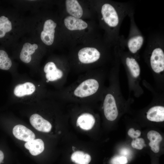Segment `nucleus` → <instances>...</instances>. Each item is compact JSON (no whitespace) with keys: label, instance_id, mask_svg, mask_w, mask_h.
Returning a JSON list of instances; mask_svg holds the SVG:
<instances>
[{"label":"nucleus","instance_id":"nucleus-23","mask_svg":"<svg viewBox=\"0 0 164 164\" xmlns=\"http://www.w3.org/2000/svg\"><path fill=\"white\" fill-rule=\"evenodd\" d=\"M128 162L127 158L124 156H114L110 160V164H127Z\"/></svg>","mask_w":164,"mask_h":164},{"label":"nucleus","instance_id":"nucleus-22","mask_svg":"<svg viewBox=\"0 0 164 164\" xmlns=\"http://www.w3.org/2000/svg\"><path fill=\"white\" fill-rule=\"evenodd\" d=\"M12 62L5 50H0V69L8 70L11 67Z\"/></svg>","mask_w":164,"mask_h":164},{"label":"nucleus","instance_id":"nucleus-9","mask_svg":"<svg viewBox=\"0 0 164 164\" xmlns=\"http://www.w3.org/2000/svg\"><path fill=\"white\" fill-rule=\"evenodd\" d=\"M29 120L32 126L38 131L48 132L51 129V123L39 114H33L31 116Z\"/></svg>","mask_w":164,"mask_h":164},{"label":"nucleus","instance_id":"nucleus-21","mask_svg":"<svg viewBox=\"0 0 164 164\" xmlns=\"http://www.w3.org/2000/svg\"><path fill=\"white\" fill-rule=\"evenodd\" d=\"M12 29L11 22L4 15L0 16V39L4 38Z\"/></svg>","mask_w":164,"mask_h":164},{"label":"nucleus","instance_id":"nucleus-28","mask_svg":"<svg viewBox=\"0 0 164 164\" xmlns=\"http://www.w3.org/2000/svg\"><path fill=\"white\" fill-rule=\"evenodd\" d=\"M74 149H75V147H73V151H74Z\"/></svg>","mask_w":164,"mask_h":164},{"label":"nucleus","instance_id":"nucleus-27","mask_svg":"<svg viewBox=\"0 0 164 164\" xmlns=\"http://www.w3.org/2000/svg\"><path fill=\"white\" fill-rule=\"evenodd\" d=\"M128 150L126 149H123L121 151V153L123 155H127L128 154Z\"/></svg>","mask_w":164,"mask_h":164},{"label":"nucleus","instance_id":"nucleus-4","mask_svg":"<svg viewBox=\"0 0 164 164\" xmlns=\"http://www.w3.org/2000/svg\"><path fill=\"white\" fill-rule=\"evenodd\" d=\"M77 55L78 64L87 65L92 64L98 61L100 58L101 54L95 48L87 47L80 50Z\"/></svg>","mask_w":164,"mask_h":164},{"label":"nucleus","instance_id":"nucleus-5","mask_svg":"<svg viewBox=\"0 0 164 164\" xmlns=\"http://www.w3.org/2000/svg\"><path fill=\"white\" fill-rule=\"evenodd\" d=\"M101 19L110 27H117L120 22V17L118 11L112 5L108 3L104 4L101 9Z\"/></svg>","mask_w":164,"mask_h":164},{"label":"nucleus","instance_id":"nucleus-19","mask_svg":"<svg viewBox=\"0 0 164 164\" xmlns=\"http://www.w3.org/2000/svg\"><path fill=\"white\" fill-rule=\"evenodd\" d=\"M72 161L76 164H88L91 160L90 155L81 151H77L71 156Z\"/></svg>","mask_w":164,"mask_h":164},{"label":"nucleus","instance_id":"nucleus-25","mask_svg":"<svg viewBox=\"0 0 164 164\" xmlns=\"http://www.w3.org/2000/svg\"><path fill=\"white\" fill-rule=\"evenodd\" d=\"M128 135L132 138H137L139 137L141 134V132L139 130L135 131L134 128H131L128 131Z\"/></svg>","mask_w":164,"mask_h":164},{"label":"nucleus","instance_id":"nucleus-15","mask_svg":"<svg viewBox=\"0 0 164 164\" xmlns=\"http://www.w3.org/2000/svg\"><path fill=\"white\" fill-rule=\"evenodd\" d=\"M38 48V45L36 44H32L29 43H25L20 53L21 60L25 63L30 62L32 59L31 55L35 52Z\"/></svg>","mask_w":164,"mask_h":164},{"label":"nucleus","instance_id":"nucleus-8","mask_svg":"<svg viewBox=\"0 0 164 164\" xmlns=\"http://www.w3.org/2000/svg\"><path fill=\"white\" fill-rule=\"evenodd\" d=\"M95 122L94 115L88 111H84L77 116L76 125L82 129L88 130L91 129Z\"/></svg>","mask_w":164,"mask_h":164},{"label":"nucleus","instance_id":"nucleus-11","mask_svg":"<svg viewBox=\"0 0 164 164\" xmlns=\"http://www.w3.org/2000/svg\"><path fill=\"white\" fill-rule=\"evenodd\" d=\"M64 23L67 28L70 30H83L87 27V23L82 19L70 16L65 18Z\"/></svg>","mask_w":164,"mask_h":164},{"label":"nucleus","instance_id":"nucleus-12","mask_svg":"<svg viewBox=\"0 0 164 164\" xmlns=\"http://www.w3.org/2000/svg\"><path fill=\"white\" fill-rule=\"evenodd\" d=\"M24 146L26 149L29 150L30 154L33 156L39 155L44 149V142L41 139L39 138L26 142Z\"/></svg>","mask_w":164,"mask_h":164},{"label":"nucleus","instance_id":"nucleus-18","mask_svg":"<svg viewBox=\"0 0 164 164\" xmlns=\"http://www.w3.org/2000/svg\"><path fill=\"white\" fill-rule=\"evenodd\" d=\"M147 136L150 141L149 145L151 150L155 153L158 152L160 149L159 143L162 139L161 135L156 131L151 130L148 132Z\"/></svg>","mask_w":164,"mask_h":164},{"label":"nucleus","instance_id":"nucleus-3","mask_svg":"<svg viewBox=\"0 0 164 164\" xmlns=\"http://www.w3.org/2000/svg\"><path fill=\"white\" fill-rule=\"evenodd\" d=\"M102 95L103 100L102 109L104 116L108 121L115 120L118 114L115 97L112 93L108 90Z\"/></svg>","mask_w":164,"mask_h":164},{"label":"nucleus","instance_id":"nucleus-13","mask_svg":"<svg viewBox=\"0 0 164 164\" xmlns=\"http://www.w3.org/2000/svg\"><path fill=\"white\" fill-rule=\"evenodd\" d=\"M35 90V86L33 83L27 82L16 85L14 88V93L17 97H21L32 94Z\"/></svg>","mask_w":164,"mask_h":164},{"label":"nucleus","instance_id":"nucleus-2","mask_svg":"<svg viewBox=\"0 0 164 164\" xmlns=\"http://www.w3.org/2000/svg\"><path fill=\"white\" fill-rule=\"evenodd\" d=\"M45 77L47 83H56L63 88L66 83L69 75V70L66 67L59 68L52 61L47 63L43 68Z\"/></svg>","mask_w":164,"mask_h":164},{"label":"nucleus","instance_id":"nucleus-1","mask_svg":"<svg viewBox=\"0 0 164 164\" xmlns=\"http://www.w3.org/2000/svg\"><path fill=\"white\" fill-rule=\"evenodd\" d=\"M102 76L89 70L80 74L70 85L61 89L58 93L59 99L64 102L87 104L102 99Z\"/></svg>","mask_w":164,"mask_h":164},{"label":"nucleus","instance_id":"nucleus-10","mask_svg":"<svg viewBox=\"0 0 164 164\" xmlns=\"http://www.w3.org/2000/svg\"><path fill=\"white\" fill-rule=\"evenodd\" d=\"M12 132L14 135L17 139L28 142L35 139V134L26 126L18 125L13 128Z\"/></svg>","mask_w":164,"mask_h":164},{"label":"nucleus","instance_id":"nucleus-6","mask_svg":"<svg viewBox=\"0 0 164 164\" xmlns=\"http://www.w3.org/2000/svg\"><path fill=\"white\" fill-rule=\"evenodd\" d=\"M151 68L156 73H159L164 70V53L160 47L155 48L152 51L150 58Z\"/></svg>","mask_w":164,"mask_h":164},{"label":"nucleus","instance_id":"nucleus-26","mask_svg":"<svg viewBox=\"0 0 164 164\" xmlns=\"http://www.w3.org/2000/svg\"><path fill=\"white\" fill-rule=\"evenodd\" d=\"M4 159V154L2 151L0 150V164H1L3 162Z\"/></svg>","mask_w":164,"mask_h":164},{"label":"nucleus","instance_id":"nucleus-24","mask_svg":"<svg viewBox=\"0 0 164 164\" xmlns=\"http://www.w3.org/2000/svg\"><path fill=\"white\" fill-rule=\"evenodd\" d=\"M131 145L134 148L141 150L146 146L144 140L142 138H137L133 140Z\"/></svg>","mask_w":164,"mask_h":164},{"label":"nucleus","instance_id":"nucleus-17","mask_svg":"<svg viewBox=\"0 0 164 164\" xmlns=\"http://www.w3.org/2000/svg\"><path fill=\"white\" fill-rule=\"evenodd\" d=\"M143 37L141 35L132 36L128 39L127 46L130 52L133 54L136 53L140 50L144 43Z\"/></svg>","mask_w":164,"mask_h":164},{"label":"nucleus","instance_id":"nucleus-20","mask_svg":"<svg viewBox=\"0 0 164 164\" xmlns=\"http://www.w3.org/2000/svg\"><path fill=\"white\" fill-rule=\"evenodd\" d=\"M125 62L132 76L135 78L138 77L140 75L141 70L137 61L133 57H127Z\"/></svg>","mask_w":164,"mask_h":164},{"label":"nucleus","instance_id":"nucleus-14","mask_svg":"<svg viewBox=\"0 0 164 164\" xmlns=\"http://www.w3.org/2000/svg\"><path fill=\"white\" fill-rule=\"evenodd\" d=\"M147 118L149 120L157 122L164 121V107L156 106L151 108L147 113Z\"/></svg>","mask_w":164,"mask_h":164},{"label":"nucleus","instance_id":"nucleus-7","mask_svg":"<svg viewBox=\"0 0 164 164\" xmlns=\"http://www.w3.org/2000/svg\"><path fill=\"white\" fill-rule=\"evenodd\" d=\"M56 24L51 19L46 20L45 22L43 29L41 33L40 38L42 41L47 46L51 45L54 39L55 29Z\"/></svg>","mask_w":164,"mask_h":164},{"label":"nucleus","instance_id":"nucleus-16","mask_svg":"<svg viewBox=\"0 0 164 164\" xmlns=\"http://www.w3.org/2000/svg\"><path fill=\"white\" fill-rule=\"evenodd\" d=\"M66 5L67 12L72 16L79 18L82 16V8L77 0H66Z\"/></svg>","mask_w":164,"mask_h":164}]
</instances>
